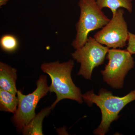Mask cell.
Instances as JSON below:
<instances>
[{
  "mask_svg": "<svg viewBox=\"0 0 135 135\" xmlns=\"http://www.w3.org/2000/svg\"><path fill=\"white\" fill-rule=\"evenodd\" d=\"M74 65L71 59L62 63L56 61L41 65V70L51 79V84L49 86V92H54L56 96L55 101L50 106L51 109L64 99H71L80 104L83 102L81 90L74 84L71 78Z\"/></svg>",
  "mask_w": 135,
  "mask_h": 135,
  "instance_id": "obj_1",
  "label": "cell"
},
{
  "mask_svg": "<svg viewBox=\"0 0 135 135\" xmlns=\"http://www.w3.org/2000/svg\"><path fill=\"white\" fill-rule=\"evenodd\" d=\"M82 98L89 106L95 104L101 110V123L94 133L104 135L109 131L112 122L119 118L120 112L128 104L135 100V89L126 96L119 97L114 95L111 91L102 88L98 95L91 90L82 95Z\"/></svg>",
  "mask_w": 135,
  "mask_h": 135,
  "instance_id": "obj_2",
  "label": "cell"
},
{
  "mask_svg": "<svg viewBox=\"0 0 135 135\" xmlns=\"http://www.w3.org/2000/svg\"><path fill=\"white\" fill-rule=\"evenodd\" d=\"M78 5L80 16L75 25L76 35L71 44L75 50L84 46L90 32L101 29L110 20L95 0H79Z\"/></svg>",
  "mask_w": 135,
  "mask_h": 135,
  "instance_id": "obj_3",
  "label": "cell"
},
{
  "mask_svg": "<svg viewBox=\"0 0 135 135\" xmlns=\"http://www.w3.org/2000/svg\"><path fill=\"white\" fill-rule=\"evenodd\" d=\"M132 55L127 50L109 49L106 56L109 62L101 73L104 81L112 88H123L126 75L134 66Z\"/></svg>",
  "mask_w": 135,
  "mask_h": 135,
  "instance_id": "obj_4",
  "label": "cell"
},
{
  "mask_svg": "<svg viewBox=\"0 0 135 135\" xmlns=\"http://www.w3.org/2000/svg\"><path fill=\"white\" fill-rule=\"evenodd\" d=\"M36 88L32 93L25 95L18 90V104L13 120L16 127L20 129L24 128L36 116L35 110L39 101L49 92L47 77L41 75L36 82Z\"/></svg>",
  "mask_w": 135,
  "mask_h": 135,
  "instance_id": "obj_5",
  "label": "cell"
},
{
  "mask_svg": "<svg viewBox=\"0 0 135 135\" xmlns=\"http://www.w3.org/2000/svg\"><path fill=\"white\" fill-rule=\"evenodd\" d=\"M109 49L94 37H89L84 46L71 54L73 58L80 64L77 75L91 79L93 70L103 64Z\"/></svg>",
  "mask_w": 135,
  "mask_h": 135,
  "instance_id": "obj_6",
  "label": "cell"
},
{
  "mask_svg": "<svg viewBox=\"0 0 135 135\" xmlns=\"http://www.w3.org/2000/svg\"><path fill=\"white\" fill-rule=\"evenodd\" d=\"M124 14L123 9H119L109 22L94 35V38L109 48H122L126 47L129 32Z\"/></svg>",
  "mask_w": 135,
  "mask_h": 135,
  "instance_id": "obj_7",
  "label": "cell"
},
{
  "mask_svg": "<svg viewBox=\"0 0 135 135\" xmlns=\"http://www.w3.org/2000/svg\"><path fill=\"white\" fill-rule=\"evenodd\" d=\"M17 70L5 63L0 62V88L16 95Z\"/></svg>",
  "mask_w": 135,
  "mask_h": 135,
  "instance_id": "obj_8",
  "label": "cell"
},
{
  "mask_svg": "<svg viewBox=\"0 0 135 135\" xmlns=\"http://www.w3.org/2000/svg\"><path fill=\"white\" fill-rule=\"evenodd\" d=\"M51 110L52 109L50 107H48L41 110L22 129L23 134L43 135L42 129V122L44 118L50 113Z\"/></svg>",
  "mask_w": 135,
  "mask_h": 135,
  "instance_id": "obj_9",
  "label": "cell"
},
{
  "mask_svg": "<svg viewBox=\"0 0 135 135\" xmlns=\"http://www.w3.org/2000/svg\"><path fill=\"white\" fill-rule=\"evenodd\" d=\"M18 104V99L16 95L0 88V110L14 114Z\"/></svg>",
  "mask_w": 135,
  "mask_h": 135,
  "instance_id": "obj_10",
  "label": "cell"
},
{
  "mask_svg": "<svg viewBox=\"0 0 135 135\" xmlns=\"http://www.w3.org/2000/svg\"><path fill=\"white\" fill-rule=\"evenodd\" d=\"M97 4L100 8H104L110 9L114 16L119 9L123 8L126 9L129 13L133 11L132 0H95Z\"/></svg>",
  "mask_w": 135,
  "mask_h": 135,
  "instance_id": "obj_11",
  "label": "cell"
},
{
  "mask_svg": "<svg viewBox=\"0 0 135 135\" xmlns=\"http://www.w3.org/2000/svg\"><path fill=\"white\" fill-rule=\"evenodd\" d=\"M19 42L16 36L11 34L3 35L0 39V47L3 51L12 53L19 47Z\"/></svg>",
  "mask_w": 135,
  "mask_h": 135,
  "instance_id": "obj_12",
  "label": "cell"
},
{
  "mask_svg": "<svg viewBox=\"0 0 135 135\" xmlns=\"http://www.w3.org/2000/svg\"><path fill=\"white\" fill-rule=\"evenodd\" d=\"M127 50L132 55L135 54V34L129 32Z\"/></svg>",
  "mask_w": 135,
  "mask_h": 135,
  "instance_id": "obj_13",
  "label": "cell"
},
{
  "mask_svg": "<svg viewBox=\"0 0 135 135\" xmlns=\"http://www.w3.org/2000/svg\"><path fill=\"white\" fill-rule=\"evenodd\" d=\"M9 0H0V7L6 5Z\"/></svg>",
  "mask_w": 135,
  "mask_h": 135,
  "instance_id": "obj_14",
  "label": "cell"
}]
</instances>
